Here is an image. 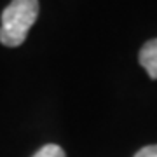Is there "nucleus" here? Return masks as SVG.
Segmentation results:
<instances>
[{
	"mask_svg": "<svg viewBox=\"0 0 157 157\" xmlns=\"http://www.w3.org/2000/svg\"><path fill=\"white\" fill-rule=\"evenodd\" d=\"M39 16V0H12L2 12L0 42L7 47L21 45Z\"/></svg>",
	"mask_w": 157,
	"mask_h": 157,
	"instance_id": "f257e3e1",
	"label": "nucleus"
},
{
	"mask_svg": "<svg viewBox=\"0 0 157 157\" xmlns=\"http://www.w3.org/2000/svg\"><path fill=\"white\" fill-rule=\"evenodd\" d=\"M140 65L147 70L148 77L157 80V39L148 40L140 49Z\"/></svg>",
	"mask_w": 157,
	"mask_h": 157,
	"instance_id": "f03ea898",
	"label": "nucleus"
},
{
	"mask_svg": "<svg viewBox=\"0 0 157 157\" xmlns=\"http://www.w3.org/2000/svg\"><path fill=\"white\" fill-rule=\"evenodd\" d=\"M32 157H67V155H65V150L59 145L49 143V145H44L39 152H35V155Z\"/></svg>",
	"mask_w": 157,
	"mask_h": 157,
	"instance_id": "7ed1b4c3",
	"label": "nucleus"
},
{
	"mask_svg": "<svg viewBox=\"0 0 157 157\" xmlns=\"http://www.w3.org/2000/svg\"><path fill=\"white\" fill-rule=\"evenodd\" d=\"M135 157H157V145H148L143 147L141 150L136 152Z\"/></svg>",
	"mask_w": 157,
	"mask_h": 157,
	"instance_id": "20e7f679",
	"label": "nucleus"
}]
</instances>
